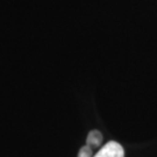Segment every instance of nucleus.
<instances>
[{"instance_id": "7ed1b4c3", "label": "nucleus", "mask_w": 157, "mask_h": 157, "mask_svg": "<svg viewBox=\"0 0 157 157\" xmlns=\"http://www.w3.org/2000/svg\"><path fill=\"white\" fill-rule=\"evenodd\" d=\"M93 156H94L93 149L90 146H87V144L82 147L78 152V157H93Z\"/></svg>"}, {"instance_id": "f03ea898", "label": "nucleus", "mask_w": 157, "mask_h": 157, "mask_svg": "<svg viewBox=\"0 0 157 157\" xmlns=\"http://www.w3.org/2000/svg\"><path fill=\"white\" fill-rule=\"evenodd\" d=\"M101 143H102V134L99 130H91L86 137V144L94 150L95 148L101 146Z\"/></svg>"}, {"instance_id": "f257e3e1", "label": "nucleus", "mask_w": 157, "mask_h": 157, "mask_svg": "<svg viewBox=\"0 0 157 157\" xmlns=\"http://www.w3.org/2000/svg\"><path fill=\"white\" fill-rule=\"evenodd\" d=\"M93 157H124V147L117 141H109L101 147Z\"/></svg>"}]
</instances>
